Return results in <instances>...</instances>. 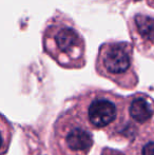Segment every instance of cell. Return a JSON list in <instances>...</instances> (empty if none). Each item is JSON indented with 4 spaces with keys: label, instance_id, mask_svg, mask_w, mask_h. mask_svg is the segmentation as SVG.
Here are the masks:
<instances>
[{
    "label": "cell",
    "instance_id": "cell-6",
    "mask_svg": "<svg viewBox=\"0 0 154 155\" xmlns=\"http://www.w3.org/2000/svg\"><path fill=\"white\" fill-rule=\"evenodd\" d=\"M127 128L134 138L142 129L154 121V100L144 93H136L127 97Z\"/></svg>",
    "mask_w": 154,
    "mask_h": 155
},
{
    "label": "cell",
    "instance_id": "cell-5",
    "mask_svg": "<svg viewBox=\"0 0 154 155\" xmlns=\"http://www.w3.org/2000/svg\"><path fill=\"white\" fill-rule=\"evenodd\" d=\"M128 29L136 50L154 60V17L140 13L134 14L128 20Z\"/></svg>",
    "mask_w": 154,
    "mask_h": 155
},
{
    "label": "cell",
    "instance_id": "cell-3",
    "mask_svg": "<svg viewBox=\"0 0 154 155\" xmlns=\"http://www.w3.org/2000/svg\"><path fill=\"white\" fill-rule=\"evenodd\" d=\"M99 76L111 80L121 89L133 90L138 84V75L133 57V47L127 41H106L99 47L95 61Z\"/></svg>",
    "mask_w": 154,
    "mask_h": 155
},
{
    "label": "cell",
    "instance_id": "cell-8",
    "mask_svg": "<svg viewBox=\"0 0 154 155\" xmlns=\"http://www.w3.org/2000/svg\"><path fill=\"white\" fill-rule=\"evenodd\" d=\"M146 3L148 4L150 8H154V0H146Z\"/></svg>",
    "mask_w": 154,
    "mask_h": 155
},
{
    "label": "cell",
    "instance_id": "cell-2",
    "mask_svg": "<svg viewBox=\"0 0 154 155\" xmlns=\"http://www.w3.org/2000/svg\"><path fill=\"white\" fill-rule=\"evenodd\" d=\"M43 52L64 69H81L86 65V41L75 22L64 14L48 20L42 32Z\"/></svg>",
    "mask_w": 154,
    "mask_h": 155
},
{
    "label": "cell",
    "instance_id": "cell-1",
    "mask_svg": "<svg viewBox=\"0 0 154 155\" xmlns=\"http://www.w3.org/2000/svg\"><path fill=\"white\" fill-rule=\"evenodd\" d=\"M71 108L89 128L103 131L109 138L125 135L127 98L111 91L90 89L75 96Z\"/></svg>",
    "mask_w": 154,
    "mask_h": 155
},
{
    "label": "cell",
    "instance_id": "cell-4",
    "mask_svg": "<svg viewBox=\"0 0 154 155\" xmlns=\"http://www.w3.org/2000/svg\"><path fill=\"white\" fill-rule=\"evenodd\" d=\"M93 143L90 128L72 108L57 117L50 138L52 155H88Z\"/></svg>",
    "mask_w": 154,
    "mask_h": 155
},
{
    "label": "cell",
    "instance_id": "cell-7",
    "mask_svg": "<svg viewBox=\"0 0 154 155\" xmlns=\"http://www.w3.org/2000/svg\"><path fill=\"white\" fill-rule=\"evenodd\" d=\"M129 155H154V121L138 132L130 145Z\"/></svg>",
    "mask_w": 154,
    "mask_h": 155
}]
</instances>
